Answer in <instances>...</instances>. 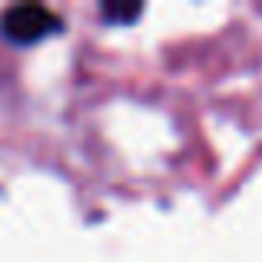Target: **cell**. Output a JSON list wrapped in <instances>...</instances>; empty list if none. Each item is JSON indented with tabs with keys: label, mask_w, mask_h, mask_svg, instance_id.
<instances>
[{
	"label": "cell",
	"mask_w": 262,
	"mask_h": 262,
	"mask_svg": "<svg viewBox=\"0 0 262 262\" xmlns=\"http://www.w3.org/2000/svg\"><path fill=\"white\" fill-rule=\"evenodd\" d=\"M63 30V20L40 4H17L0 13V33L17 47H30Z\"/></svg>",
	"instance_id": "cell-1"
},
{
	"label": "cell",
	"mask_w": 262,
	"mask_h": 262,
	"mask_svg": "<svg viewBox=\"0 0 262 262\" xmlns=\"http://www.w3.org/2000/svg\"><path fill=\"white\" fill-rule=\"evenodd\" d=\"M136 13H140V7H113V4H106V7H103V17H106V20H133L136 17Z\"/></svg>",
	"instance_id": "cell-2"
}]
</instances>
